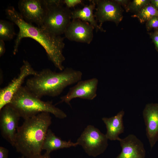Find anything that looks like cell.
I'll return each mask as SVG.
<instances>
[{"label": "cell", "instance_id": "obj_13", "mask_svg": "<svg viewBox=\"0 0 158 158\" xmlns=\"http://www.w3.org/2000/svg\"><path fill=\"white\" fill-rule=\"evenodd\" d=\"M142 115L146 127V136L152 149L158 140V104H146Z\"/></svg>", "mask_w": 158, "mask_h": 158}, {"label": "cell", "instance_id": "obj_2", "mask_svg": "<svg viewBox=\"0 0 158 158\" xmlns=\"http://www.w3.org/2000/svg\"><path fill=\"white\" fill-rule=\"evenodd\" d=\"M50 113L42 112L27 118L19 127L15 140L16 151L27 158H39L49 128L51 123Z\"/></svg>", "mask_w": 158, "mask_h": 158}, {"label": "cell", "instance_id": "obj_9", "mask_svg": "<svg viewBox=\"0 0 158 158\" xmlns=\"http://www.w3.org/2000/svg\"><path fill=\"white\" fill-rule=\"evenodd\" d=\"M18 5L20 13L26 21L42 26L47 11L43 0H21Z\"/></svg>", "mask_w": 158, "mask_h": 158}, {"label": "cell", "instance_id": "obj_21", "mask_svg": "<svg viewBox=\"0 0 158 158\" xmlns=\"http://www.w3.org/2000/svg\"><path fill=\"white\" fill-rule=\"evenodd\" d=\"M146 28L147 31L152 29H158V17H154L146 22Z\"/></svg>", "mask_w": 158, "mask_h": 158}, {"label": "cell", "instance_id": "obj_19", "mask_svg": "<svg viewBox=\"0 0 158 158\" xmlns=\"http://www.w3.org/2000/svg\"><path fill=\"white\" fill-rule=\"evenodd\" d=\"M13 23L7 20H0V40H10L13 39L16 35Z\"/></svg>", "mask_w": 158, "mask_h": 158}, {"label": "cell", "instance_id": "obj_18", "mask_svg": "<svg viewBox=\"0 0 158 158\" xmlns=\"http://www.w3.org/2000/svg\"><path fill=\"white\" fill-rule=\"evenodd\" d=\"M132 17L137 18L140 23H142L153 17H158V11L150 3L133 15Z\"/></svg>", "mask_w": 158, "mask_h": 158}, {"label": "cell", "instance_id": "obj_22", "mask_svg": "<svg viewBox=\"0 0 158 158\" xmlns=\"http://www.w3.org/2000/svg\"><path fill=\"white\" fill-rule=\"evenodd\" d=\"M43 2L47 8H48L64 4L63 0H43Z\"/></svg>", "mask_w": 158, "mask_h": 158}, {"label": "cell", "instance_id": "obj_4", "mask_svg": "<svg viewBox=\"0 0 158 158\" xmlns=\"http://www.w3.org/2000/svg\"><path fill=\"white\" fill-rule=\"evenodd\" d=\"M26 86H22L14 95L9 103L24 120L42 112L53 114L59 118L63 119L66 114L53 104L52 101L42 100Z\"/></svg>", "mask_w": 158, "mask_h": 158}, {"label": "cell", "instance_id": "obj_27", "mask_svg": "<svg viewBox=\"0 0 158 158\" xmlns=\"http://www.w3.org/2000/svg\"><path fill=\"white\" fill-rule=\"evenodd\" d=\"M6 49L4 41L0 40V56H2L5 53Z\"/></svg>", "mask_w": 158, "mask_h": 158}, {"label": "cell", "instance_id": "obj_14", "mask_svg": "<svg viewBox=\"0 0 158 158\" xmlns=\"http://www.w3.org/2000/svg\"><path fill=\"white\" fill-rule=\"evenodd\" d=\"M118 141L122 150L116 158H145L146 151L143 144L135 135L129 134Z\"/></svg>", "mask_w": 158, "mask_h": 158}, {"label": "cell", "instance_id": "obj_12", "mask_svg": "<svg viewBox=\"0 0 158 158\" xmlns=\"http://www.w3.org/2000/svg\"><path fill=\"white\" fill-rule=\"evenodd\" d=\"M94 28L89 23L79 19H73L64 34L69 40L90 44L93 38Z\"/></svg>", "mask_w": 158, "mask_h": 158}, {"label": "cell", "instance_id": "obj_15", "mask_svg": "<svg viewBox=\"0 0 158 158\" xmlns=\"http://www.w3.org/2000/svg\"><path fill=\"white\" fill-rule=\"evenodd\" d=\"M124 111L121 110L114 116L103 117L102 120L106 125L107 132L105 134L108 140H118L119 135L123 133L124 130L123 117Z\"/></svg>", "mask_w": 158, "mask_h": 158}, {"label": "cell", "instance_id": "obj_10", "mask_svg": "<svg viewBox=\"0 0 158 158\" xmlns=\"http://www.w3.org/2000/svg\"><path fill=\"white\" fill-rule=\"evenodd\" d=\"M96 19L102 27L103 23L107 21L114 22L117 25L122 20L123 10L121 5L114 0H96Z\"/></svg>", "mask_w": 158, "mask_h": 158}, {"label": "cell", "instance_id": "obj_24", "mask_svg": "<svg viewBox=\"0 0 158 158\" xmlns=\"http://www.w3.org/2000/svg\"><path fill=\"white\" fill-rule=\"evenodd\" d=\"M148 33L154 42L156 49L158 52V29H156L154 32Z\"/></svg>", "mask_w": 158, "mask_h": 158}, {"label": "cell", "instance_id": "obj_1", "mask_svg": "<svg viewBox=\"0 0 158 158\" xmlns=\"http://www.w3.org/2000/svg\"><path fill=\"white\" fill-rule=\"evenodd\" d=\"M7 17L16 25L19 29L15 40L13 53L17 52L21 40L24 38H31L39 43L45 49L47 56L56 67L60 71L64 67L63 63L65 58L63 54L65 46L64 38L52 34L41 26H35L26 21L20 13L13 6L8 7L6 10Z\"/></svg>", "mask_w": 158, "mask_h": 158}, {"label": "cell", "instance_id": "obj_20", "mask_svg": "<svg viewBox=\"0 0 158 158\" xmlns=\"http://www.w3.org/2000/svg\"><path fill=\"white\" fill-rule=\"evenodd\" d=\"M149 0H134L129 4L127 11H129L136 13L146 6L150 3Z\"/></svg>", "mask_w": 158, "mask_h": 158}, {"label": "cell", "instance_id": "obj_16", "mask_svg": "<svg viewBox=\"0 0 158 158\" xmlns=\"http://www.w3.org/2000/svg\"><path fill=\"white\" fill-rule=\"evenodd\" d=\"M88 5L85 6L82 8L75 9L72 11L71 19H79L83 21L87 22L95 30L96 32L105 31L97 23L93 11L95 9V0H90Z\"/></svg>", "mask_w": 158, "mask_h": 158}, {"label": "cell", "instance_id": "obj_3", "mask_svg": "<svg viewBox=\"0 0 158 158\" xmlns=\"http://www.w3.org/2000/svg\"><path fill=\"white\" fill-rule=\"evenodd\" d=\"M82 72L66 67L57 72L49 68L42 69L28 79L26 86L36 96H59L67 86L81 80Z\"/></svg>", "mask_w": 158, "mask_h": 158}, {"label": "cell", "instance_id": "obj_29", "mask_svg": "<svg viewBox=\"0 0 158 158\" xmlns=\"http://www.w3.org/2000/svg\"><path fill=\"white\" fill-rule=\"evenodd\" d=\"M50 154L45 152L39 158H51ZM18 158H27L24 156Z\"/></svg>", "mask_w": 158, "mask_h": 158}, {"label": "cell", "instance_id": "obj_7", "mask_svg": "<svg viewBox=\"0 0 158 158\" xmlns=\"http://www.w3.org/2000/svg\"><path fill=\"white\" fill-rule=\"evenodd\" d=\"M37 73L38 71L33 68L27 61L24 60L18 75L7 86L0 89V110L10 103L14 95L23 86L26 77L30 75L34 76Z\"/></svg>", "mask_w": 158, "mask_h": 158}, {"label": "cell", "instance_id": "obj_25", "mask_svg": "<svg viewBox=\"0 0 158 158\" xmlns=\"http://www.w3.org/2000/svg\"><path fill=\"white\" fill-rule=\"evenodd\" d=\"M8 154L7 149L2 146L0 147V158H8Z\"/></svg>", "mask_w": 158, "mask_h": 158}, {"label": "cell", "instance_id": "obj_23", "mask_svg": "<svg viewBox=\"0 0 158 158\" xmlns=\"http://www.w3.org/2000/svg\"><path fill=\"white\" fill-rule=\"evenodd\" d=\"M83 1L82 0H64V4L66 7L69 8H73L76 6L81 4L83 3Z\"/></svg>", "mask_w": 158, "mask_h": 158}, {"label": "cell", "instance_id": "obj_28", "mask_svg": "<svg viewBox=\"0 0 158 158\" xmlns=\"http://www.w3.org/2000/svg\"><path fill=\"white\" fill-rule=\"evenodd\" d=\"M150 4L158 11V0H151Z\"/></svg>", "mask_w": 158, "mask_h": 158}, {"label": "cell", "instance_id": "obj_8", "mask_svg": "<svg viewBox=\"0 0 158 158\" xmlns=\"http://www.w3.org/2000/svg\"><path fill=\"white\" fill-rule=\"evenodd\" d=\"M20 117L17 111L9 104L0 110L1 134L13 147Z\"/></svg>", "mask_w": 158, "mask_h": 158}, {"label": "cell", "instance_id": "obj_6", "mask_svg": "<svg viewBox=\"0 0 158 158\" xmlns=\"http://www.w3.org/2000/svg\"><path fill=\"white\" fill-rule=\"evenodd\" d=\"M71 12L63 5L49 8L41 27L52 34L60 36L64 34L71 22Z\"/></svg>", "mask_w": 158, "mask_h": 158}, {"label": "cell", "instance_id": "obj_11", "mask_svg": "<svg viewBox=\"0 0 158 158\" xmlns=\"http://www.w3.org/2000/svg\"><path fill=\"white\" fill-rule=\"evenodd\" d=\"M98 80L93 78L84 80H80L74 86L71 87L67 93L61 97V102H64L70 105V102L75 98L92 100L97 96Z\"/></svg>", "mask_w": 158, "mask_h": 158}, {"label": "cell", "instance_id": "obj_17", "mask_svg": "<svg viewBox=\"0 0 158 158\" xmlns=\"http://www.w3.org/2000/svg\"><path fill=\"white\" fill-rule=\"evenodd\" d=\"M78 143L71 140H62L56 136L50 129H49L46 135L42 147V150L49 154L52 152L60 149L76 147Z\"/></svg>", "mask_w": 158, "mask_h": 158}, {"label": "cell", "instance_id": "obj_26", "mask_svg": "<svg viewBox=\"0 0 158 158\" xmlns=\"http://www.w3.org/2000/svg\"><path fill=\"white\" fill-rule=\"evenodd\" d=\"M115 1L120 5L123 6L125 8L126 11L128 6L130 3L129 1L127 0H114Z\"/></svg>", "mask_w": 158, "mask_h": 158}, {"label": "cell", "instance_id": "obj_5", "mask_svg": "<svg viewBox=\"0 0 158 158\" xmlns=\"http://www.w3.org/2000/svg\"><path fill=\"white\" fill-rule=\"evenodd\" d=\"M105 134L92 125L87 126L76 142L89 156L96 157L104 152L108 145Z\"/></svg>", "mask_w": 158, "mask_h": 158}]
</instances>
